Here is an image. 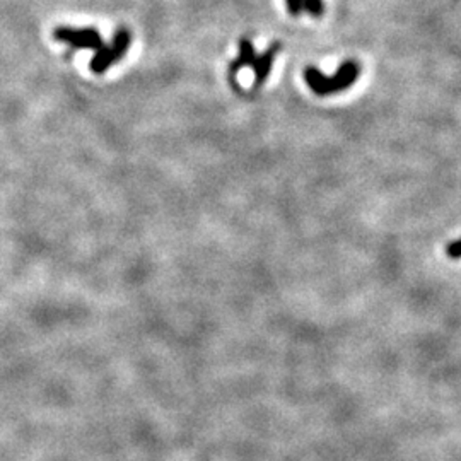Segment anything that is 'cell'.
Masks as SVG:
<instances>
[{
  "label": "cell",
  "instance_id": "6da1fadb",
  "mask_svg": "<svg viewBox=\"0 0 461 461\" xmlns=\"http://www.w3.org/2000/svg\"><path fill=\"white\" fill-rule=\"evenodd\" d=\"M359 65L357 62H344L338 67L337 74L328 77V75L321 74L316 67H306L304 71V81H306L308 88L314 92L316 96H330L337 95V92L345 91V89L352 88L356 84L357 77H359Z\"/></svg>",
  "mask_w": 461,
  "mask_h": 461
},
{
  "label": "cell",
  "instance_id": "7a4b0ae2",
  "mask_svg": "<svg viewBox=\"0 0 461 461\" xmlns=\"http://www.w3.org/2000/svg\"><path fill=\"white\" fill-rule=\"evenodd\" d=\"M130 45H132L130 29L120 27V29L113 34V40L108 47L103 45L99 50H96V55L91 58V62H89V68L98 75L105 74L112 65L118 64V62L125 57V53L128 51Z\"/></svg>",
  "mask_w": 461,
  "mask_h": 461
},
{
  "label": "cell",
  "instance_id": "3957f363",
  "mask_svg": "<svg viewBox=\"0 0 461 461\" xmlns=\"http://www.w3.org/2000/svg\"><path fill=\"white\" fill-rule=\"evenodd\" d=\"M53 38L60 43L68 45L75 50H99L103 47V36L95 27H71L57 26L53 31Z\"/></svg>",
  "mask_w": 461,
  "mask_h": 461
},
{
  "label": "cell",
  "instance_id": "277c9868",
  "mask_svg": "<svg viewBox=\"0 0 461 461\" xmlns=\"http://www.w3.org/2000/svg\"><path fill=\"white\" fill-rule=\"evenodd\" d=\"M279 50H280V45L273 43L272 47L269 48V50L263 51L262 55H258V57H256L255 64L251 65L253 72H255V86H256V88H260V86H262L263 82L266 81V77L270 75L273 60H275V55Z\"/></svg>",
  "mask_w": 461,
  "mask_h": 461
},
{
  "label": "cell",
  "instance_id": "5b68a950",
  "mask_svg": "<svg viewBox=\"0 0 461 461\" xmlns=\"http://www.w3.org/2000/svg\"><path fill=\"white\" fill-rule=\"evenodd\" d=\"M256 50L255 47H253L251 41L248 40V38H242L241 41H239V55L238 58H236L234 62H231L229 68H231V75H234L236 72L241 71L242 67H251L253 64H255L256 60Z\"/></svg>",
  "mask_w": 461,
  "mask_h": 461
},
{
  "label": "cell",
  "instance_id": "8992f818",
  "mask_svg": "<svg viewBox=\"0 0 461 461\" xmlns=\"http://www.w3.org/2000/svg\"><path fill=\"white\" fill-rule=\"evenodd\" d=\"M303 10H306V12L313 17H321L325 10L323 0H304Z\"/></svg>",
  "mask_w": 461,
  "mask_h": 461
},
{
  "label": "cell",
  "instance_id": "52a82bcc",
  "mask_svg": "<svg viewBox=\"0 0 461 461\" xmlns=\"http://www.w3.org/2000/svg\"><path fill=\"white\" fill-rule=\"evenodd\" d=\"M286 2H287V9H289L290 16H294V17L301 16V12H303L304 0H286Z\"/></svg>",
  "mask_w": 461,
  "mask_h": 461
},
{
  "label": "cell",
  "instance_id": "ba28073f",
  "mask_svg": "<svg viewBox=\"0 0 461 461\" xmlns=\"http://www.w3.org/2000/svg\"><path fill=\"white\" fill-rule=\"evenodd\" d=\"M446 253H448V256H451V258H461V239L449 242Z\"/></svg>",
  "mask_w": 461,
  "mask_h": 461
}]
</instances>
